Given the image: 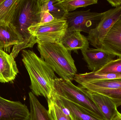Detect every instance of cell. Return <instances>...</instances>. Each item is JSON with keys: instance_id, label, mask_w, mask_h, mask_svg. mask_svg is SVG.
<instances>
[{"instance_id": "cell-4", "label": "cell", "mask_w": 121, "mask_h": 120, "mask_svg": "<svg viewBox=\"0 0 121 120\" xmlns=\"http://www.w3.org/2000/svg\"><path fill=\"white\" fill-rule=\"evenodd\" d=\"M53 92L78 105L97 119L105 120L89 92L81 86H75L71 81L57 77L54 81Z\"/></svg>"}, {"instance_id": "cell-8", "label": "cell", "mask_w": 121, "mask_h": 120, "mask_svg": "<svg viewBox=\"0 0 121 120\" xmlns=\"http://www.w3.org/2000/svg\"><path fill=\"white\" fill-rule=\"evenodd\" d=\"M30 111L20 101H12L0 96V120H29Z\"/></svg>"}, {"instance_id": "cell-21", "label": "cell", "mask_w": 121, "mask_h": 120, "mask_svg": "<svg viewBox=\"0 0 121 120\" xmlns=\"http://www.w3.org/2000/svg\"><path fill=\"white\" fill-rule=\"evenodd\" d=\"M97 0H60V4L67 13L73 12L77 8L98 3Z\"/></svg>"}, {"instance_id": "cell-5", "label": "cell", "mask_w": 121, "mask_h": 120, "mask_svg": "<svg viewBox=\"0 0 121 120\" xmlns=\"http://www.w3.org/2000/svg\"><path fill=\"white\" fill-rule=\"evenodd\" d=\"M68 24L63 19H55L45 23H39L28 29L30 34L38 42L60 43L67 30Z\"/></svg>"}, {"instance_id": "cell-3", "label": "cell", "mask_w": 121, "mask_h": 120, "mask_svg": "<svg viewBox=\"0 0 121 120\" xmlns=\"http://www.w3.org/2000/svg\"><path fill=\"white\" fill-rule=\"evenodd\" d=\"M37 48L40 56L60 78L71 81L77 70L71 51L61 43L38 42Z\"/></svg>"}, {"instance_id": "cell-9", "label": "cell", "mask_w": 121, "mask_h": 120, "mask_svg": "<svg viewBox=\"0 0 121 120\" xmlns=\"http://www.w3.org/2000/svg\"><path fill=\"white\" fill-rule=\"evenodd\" d=\"M82 53L87 67L92 72L99 71L114 60L116 56L101 49L89 48L82 51Z\"/></svg>"}, {"instance_id": "cell-25", "label": "cell", "mask_w": 121, "mask_h": 120, "mask_svg": "<svg viewBox=\"0 0 121 120\" xmlns=\"http://www.w3.org/2000/svg\"><path fill=\"white\" fill-rule=\"evenodd\" d=\"M55 19V18L48 11H41L40 23L49 22Z\"/></svg>"}, {"instance_id": "cell-28", "label": "cell", "mask_w": 121, "mask_h": 120, "mask_svg": "<svg viewBox=\"0 0 121 120\" xmlns=\"http://www.w3.org/2000/svg\"><path fill=\"white\" fill-rule=\"evenodd\" d=\"M3 0H0V3H1V2H2Z\"/></svg>"}, {"instance_id": "cell-7", "label": "cell", "mask_w": 121, "mask_h": 120, "mask_svg": "<svg viewBox=\"0 0 121 120\" xmlns=\"http://www.w3.org/2000/svg\"><path fill=\"white\" fill-rule=\"evenodd\" d=\"M121 19V6L104 12L97 27L88 34L90 43L96 48L101 49L102 41L114 25Z\"/></svg>"}, {"instance_id": "cell-14", "label": "cell", "mask_w": 121, "mask_h": 120, "mask_svg": "<svg viewBox=\"0 0 121 120\" xmlns=\"http://www.w3.org/2000/svg\"><path fill=\"white\" fill-rule=\"evenodd\" d=\"M89 92L90 97L99 108L105 120H112L118 111L112 99L108 97L100 94Z\"/></svg>"}, {"instance_id": "cell-17", "label": "cell", "mask_w": 121, "mask_h": 120, "mask_svg": "<svg viewBox=\"0 0 121 120\" xmlns=\"http://www.w3.org/2000/svg\"><path fill=\"white\" fill-rule=\"evenodd\" d=\"M80 85L90 92L99 89H121V79L98 80Z\"/></svg>"}, {"instance_id": "cell-26", "label": "cell", "mask_w": 121, "mask_h": 120, "mask_svg": "<svg viewBox=\"0 0 121 120\" xmlns=\"http://www.w3.org/2000/svg\"><path fill=\"white\" fill-rule=\"evenodd\" d=\"M107 1L112 6L115 8L121 6V0H107Z\"/></svg>"}, {"instance_id": "cell-20", "label": "cell", "mask_w": 121, "mask_h": 120, "mask_svg": "<svg viewBox=\"0 0 121 120\" xmlns=\"http://www.w3.org/2000/svg\"><path fill=\"white\" fill-rule=\"evenodd\" d=\"M41 11H48L55 19H63L67 13L60 4V0H40Z\"/></svg>"}, {"instance_id": "cell-19", "label": "cell", "mask_w": 121, "mask_h": 120, "mask_svg": "<svg viewBox=\"0 0 121 120\" xmlns=\"http://www.w3.org/2000/svg\"><path fill=\"white\" fill-rule=\"evenodd\" d=\"M121 79V74H99L96 72L76 74L74 80L81 85L82 84L94 81L104 80Z\"/></svg>"}, {"instance_id": "cell-16", "label": "cell", "mask_w": 121, "mask_h": 120, "mask_svg": "<svg viewBox=\"0 0 121 120\" xmlns=\"http://www.w3.org/2000/svg\"><path fill=\"white\" fill-rule=\"evenodd\" d=\"M30 104L29 120H53L49 111L40 103L31 92L29 93Z\"/></svg>"}, {"instance_id": "cell-6", "label": "cell", "mask_w": 121, "mask_h": 120, "mask_svg": "<svg viewBox=\"0 0 121 120\" xmlns=\"http://www.w3.org/2000/svg\"><path fill=\"white\" fill-rule=\"evenodd\" d=\"M104 15V12H91L90 9L77 11L67 13L64 19L67 23V30H77L89 34L97 27Z\"/></svg>"}, {"instance_id": "cell-27", "label": "cell", "mask_w": 121, "mask_h": 120, "mask_svg": "<svg viewBox=\"0 0 121 120\" xmlns=\"http://www.w3.org/2000/svg\"><path fill=\"white\" fill-rule=\"evenodd\" d=\"M111 120H121V113L119 111Z\"/></svg>"}, {"instance_id": "cell-13", "label": "cell", "mask_w": 121, "mask_h": 120, "mask_svg": "<svg viewBox=\"0 0 121 120\" xmlns=\"http://www.w3.org/2000/svg\"><path fill=\"white\" fill-rule=\"evenodd\" d=\"M60 43L70 51L75 52L78 50H85L89 48L90 43L87 37L77 30H67L61 39Z\"/></svg>"}, {"instance_id": "cell-18", "label": "cell", "mask_w": 121, "mask_h": 120, "mask_svg": "<svg viewBox=\"0 0 121 120\" xmlns=\"http://www.w3.org/2000/svg\"><path fill=\"white\" fill-rule=\"evenodd\" d=\"M20 0H3L0 3V23H12Z\"/></svg>"}, {"instance_id": "cell-10", "label": "cell", "mask_w": 121, "mask_h": 120, "mask_svg": "<svg viewBox=\"0 0 121 120\" xmlns=\"http://www.w3.org/2000/svg\"><path fill=\"white\" fill-rule=\"evenodd\" d=\"M22 42V39L12 23H0V49L10 54L11 48Z\"/></svg>"}, {"instance_id": "cell-12", "label": "cell", "mask_w": 121, "mask_h": 120, "mask_svg": "<svg viewBox=\"0 0 121 120\" xmlns=\"http://www.w3.org/2000/svg\"><path fill=\"white\" fill-rule=\"evenodd\" d=\"M18 73L15 58L0 49V82L5 83L13 81Z\"/></svg>"}, {"instance_id": "cell-1", "label": "cell", "mask_w": 121, "mask_h": 120, "mask_svg": "<svg viewBox=\"0 0 121 120\" xmlns=\"http://www.w3.org/2000/svg\"><path fill=\"white\" fill-rule=\"evenodd\" d=\"M22 56V61L30 79L31 92L35 96L51 98L54 81L57 77L53 69L33 51L23 49Z\"/></svg>"}, {"instance_id": "cell-23", "label": "cell", "mask_w": 121, "mask_h": 120, "mask_svg": "<svg viewBox=\"0 0 121 120\" xmlns=\"http://www.w3.org/2000/svg\"><path fill=\"white\" fill-rule=\"evenodd\" d=\"M96 72L99 74H121V58L113 60Z\"/></svg>"}, {"instance_id": "cell-22", "label": "cell", "mask_w": 121, "mask_h": 120, "mask_svg": "<svg viewBox=\"0 0 121 120\" xmlns=\"http://www.w3.org/2000/svg\"><path fill=\"white\" fill-rule=\"evenodd\" d=\"M48 111L53 120H72L52 99H47Z\"/></svg>"}, {"instance_id": "cell-2", "label": "cell", "mask_w": 121, "mask_h": 120, "mask_svg": "<svg viewBox=\"0 0 121 120\" xmlns=\"http://www.w3.org/2000/svg\"><path fill=\"white\" fill-rule=\"evenodd\" d=\"M40 0H20L12 24L22 39L21 44L14 46L10 54L14 58L21 51L32 48L38 42L28 30L29 27L40 22Z\"/></svg>"}, {"instance_id": "cell-15", "label": "cell", "mask_w": 121, "mask_h": 120, "mask_svg": "<svg viewBox=\"0 0 121 120\" xmlns=\"http://www.w3.org/2000/svg\"><path fill=\"white\" fill-rule=\"evenodd\" d=\"M52 95L55 96L63 105L67 109L72 120H100L90 115L78 105L65 98L58 96L53 92Z\"/></svg>"}, {"instance_id": "cell-11", "label": "cell", "mask_w": 121, "mask_h": 120, "mask_svg": "<svg viewBox=\"0 0 121 120\" xmlns=\"http://www.w3.org/2000/svg\"><path fill=\"white\" fill-rule=\"evenodd\" d=\"M101 49L121 58V19L108 32L102 42Z\"/></svg>"}, {"instance_id": "cell-24", "label": "cell", "mask_w": 121, "mask_h": 120, "mask_svg": "<svg viewBox=\"0 0 121 120\" xmlns=\"http://www.w3.org/2000/svg\"><path fill=\"white\" fill-rule=\"evenodd\" d=\"M110 98L114 103L117 108L121 106V89H99L93 92Z\"/></svg>"}]
</instances>
